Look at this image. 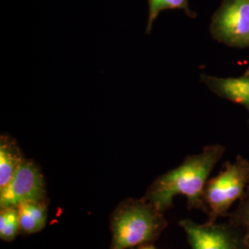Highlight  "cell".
I'll return each mask as SVG.
<instances>
[{
	"label": "cell",
	"instance_id": "6da1fadb",
	"mask_svg": "<svg viewBox=\"0 0 249 249\" xmlns=\"http://www.w3.org/2000/svg\"><path fill=\"white\" fill-rule=\"evenodd\" d=\"M225 148L221 144L207 145L201 152L189 155L177 168L156 178L143 197L160 213L168 210L174 197L183 195L190 208L208 213L204 189L209 177L222 159Z\"/></svg>",
	"mask_w": 249,
	"mask_h": 249
},
{
	"label": "cell",
	"instance_id": "7a4b0ae2",
	"mask_svg": "<svg viewBox=\"0 0 249 249\" xmlns=\"http://www.w3.org/2000/svg\"><path fill=\"white\" fill-rule=\"evenodd\" d=\"M167 222L162 213L144 198H126L110 218V249H127L157 240Z\"/></svg>",
	"mask_w": 249,
	"mask_h": 249
},
{
	"label": "cell",
	"instance_id": "3957f363",
	"mask_svg": "<svg viewBox=\"0 0 249 249\" xmlns=\"http://www.w3.org/2000/svg\"><path fill=\"white\" fill-rule=\"evenodd\" d=\"M249 185V160L238 155L227 161L216 177L209 179L204 189L209 222L214 223L228 213L231 205L240 200Z\"/></svg>",
	"mask_w": 249,
	"mask_h": 249
},
{
	"label": "cell",
	"instance_id": "277c9868",
	"mask_svg": "<svg viewBox=\"0 0 249 249\" xmlns=\"http://www.w3.org/2000/svg\"><path fill=\"white\" fill-rule=\"evenodd\" d=\"M210 33L231 48H249V0H223L214 12Z\"/></svg>",
	"mask_w": 249,
	"mask_h": 249
},
{
	"label": "cell",
	"instance_id": "5b68a950",
	"mask_svg": "<svg viewBox=\"0 0 249 249\" xmlns=\"http://www.w3.org/2000/svg\"><path fill=\"white\" fill-rule=\"evenodd\" d=\"M47 200L45 178L36 161L24 159L9 185L0 190V209Z\"/></svg>",
	"mask_w": 249,
	"mask_h": 249
},
{
	"label": "cell",
	"instance_id": "8992f818",
	"mask_svg": "<svg viewBox=\"0 0 249 249\" xmlns=\"http://www.w3.org/2000/svg\"><path fill=\"white\" fill-rule=\"evenodd\" d=\"M179 225L186 232L192 249H243V239L224 224L216 222L199 224L185 219Z\"/></svg>",
	"mask_w": 249,
	"mask_h": 249
},
{
	"label": "cell",
	"instance_id": "52a82bcc",
	"mask_svg": "<svg viewBox=\"0 0 249 249\" xmlns=\"http://www.w3.org/2000/svg\"><path fill=\"white\" fill-rule=\"evenodd\" d=\"M200 80L214 94L249 111V72L240 77H216L202 73Z\"/></svg>",
	"mask_w": 249,
	"mask_h": 249
},
{
	"label": "cell",
	"instance_id": "ba28073f",
	"mask_svg": "<svg viewBox=\"0 0 249 249\" xmlns=\"http://www.w3.org/2000/svg\"><path fill=\"white\" fill-rule=\"evenodd\" d=\"M24 159L17 142L9 135L2 134L0 137V190L9 185Z\"/></svg>",
	"mask_w": 249,
	"mask_h": 249
},
{
	"label": "cell",
	"instance_id": "9c48e42d",
	"mask_svg": "<svg viewBox=\"0 0 249 249\" xmlns=\"http://www.w3.org/2000/svg\"><path fill=\"white\" fill-rule=\"evenodd\" d=\"M20 233L24 235L42 231L47 222V200L27 201L17 206Z\"/></svg>",
	"mask_w": 249,
	"mask_h": 249
},
{
	"label": "cell",
	"instance_id": "30bf717a",
	"mask_svg": "<svg viewBox=\"0 0 249 249\" xmlns=\"http://www.w3.org/2000/svg\"><path fill=\"white\" fill-rule=\"evenodd\" d=\"M149 16L146 26V34L150 35L152 26L160 12L167 9H181L189 18H195L197 14L189 8L188 0H148Z\"/></svg>",
	"mask_w": 249,
	"mask_h": 249
},
{
	"label": "cell",
	"instance_id": "8fae6325",
	"mask_svg": "<svg viewBox=\"0 0 249 249\" xmlns=\"http://www.w3.org/2000/svg\"><path fill=\"white\" fill-rule=\"evenodd\" d=\"M20 233L17 207L0 209V238L12 242Z\"/></svg>",
	"mask_w": 249,
	"mask_h": 249
},
{
	"label": "cell",
	"instance_id": "7c38bea8",
	"mask_svg": "<svg viewBox=\"0 0 249 249\" xmlns=\"http://www.w3.org/2000/svg\"><path fill=\"white\" fill-rule=\"evenodd\" d=\"M234 223L245 231V235H249V185L244 196L241 197L240 203L233 215Z\"/></svg>",
	"mask_w": 249,
	"mask_h": 249
},
{
	"label": "cell",
	"instance_id": "4fadbf2b",
	"mask_svg": "<svg viewBox=\"0 0 249 249\" xmlns=\"http://www.w3.org/2000/svg\"><path fill=\"white\" fill-rule=\"evenodd\" d=\"M243 249H249V235H245L243 238Z\"/></svg>",
	"mask_w": 249,
	"mask_h": 249
},
{
	"label": "cell",
	"instance_id": "5bb4252c",
	"mask_svg": "<svg viewBox=\"0 0 249 249\" xmlns=\"http://www.w3.org/2000/svg\"><path fill=\"white\" fill-rule=\"evenodd\" d=\"M156 249L153 246H143V247H141L140 249Z\"/></svg>",
	"mask_w": 249,
	"mask_h": 249
},
{
	"label": "cell",
	"instance_id": "9a60e30c",
	"mask_svg": "<svg viewBox=\"0 0 249 249\" xmlns=\"http://www.w3.org/2000/svg\"><path fill=\"white\" fill-rule=\"evenodd\" d=\"M247 71L249 72V69H248V70H247Z\"/></svg>",
	"mask_w": 249,
	"mask_h": 249
},
{
	"label": "cell",
	"instance_id": "2e32d148",
	"mask_svg": "<svg viewBox=\"0 0 249 249\" xmlns=\"http://www.w3.org/2000/svg\"></svg>",
	"mask_w": 249,
	"mask_h": 249
}]
</instances>
